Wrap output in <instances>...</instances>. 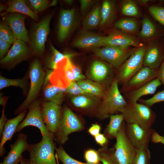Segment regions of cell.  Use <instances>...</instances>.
<instances>
[{"mask_svg":"<svg viewBox=\"0 0 164 164\" xmlns=\"http://www.w3.org/2000/svg\"><path fill=\"white\" fill-rule=\"evenodd\" d=\"M0 164H3L2 163V162H1Z\"/></svg>","mask_w":164,"mask_h":164,"instance_id":"59","label":"cell"},{"mask_svg":"<svg viewBox=\"0 0 164 164\" xmlns=\"http://www.w3.org/2000/svg\"><path fill=\"white\" fill-rule=\"evenodd\" d=\"M5 104L4 105L2 111L1 117L0 119V137L1 138L2 135L4 128L5 125L8 119L5 114Z\"/></svg>","mask_w":164,"mask_h":164,"instance_id":"51","label":"cell"},{"mask_svg":"<svg viewBox=\"0 0 164 164\" xmlns=\"http://www.w3.org/2000/svg\"><path fill=\"white\" fill-rule=\"evenodd\" d=\"M52 15H48L32 28L29 38L30 50L32 53L40 58L43 57L45 44L50 31V25Z\"/></svg>","mask_w":164,"mask_h":164,"instance_id":"7","label":"cell"},{"mask_svg":"<svg viewBox=\"0 0 164 164\" xmlns=\"http://www.w3.org/2000/svg\"><path fill=\"white\" fill-rule=\"evenodd\" d=\"M149 0H141L140 2H141L142 3H146L149 2Z\"/></svg>","mask_w":164,"mask_h":164,"instance_id":"58","label":"cell"},{"mask_svg":"<svg viewBox=\"0 0 164 164\" xmlns=\"http://www.w3.org/2000/svg\"><path fill=\"white\" fill-rule=\"evenodd\" d=\"M101 126L97 123L92 124L88 130V133L94 137L100 133Z\"/></svg>","mask_w":164,"mask_h":164,"instance_id":"48","label":"cell"},{"mask_svg":"<svg viewBox=\"0 0 164 164\" xmlns=\"http://www.w3.org/2000/svg\"><path fill=\"white\" fill-rule=\"evenodd\" d=\"M109 118V123L106 126L104 134L108 139L116 138L125 121L124 116L120 113L112 115Z\"/></svg>","mask_w":164,"mask_h":164,"instance_id":"30","label":"cell"},{"mask_svg":"<svg viewBox=\"0 0 164 164\" xmlns=\"http://www.w3.org/2000/svg\"><path fill=\"white\" fill-rule=\"evenodd\" d=\"M28 2L33 11L37 13L45 9L50 5L46 0H29Z\"/></svg>","mask_w":164,"mask_h":164,"instance_id":"44","label":"cell"},{"mask_svg":"<svg viewBox=\"0 0 164 164\" xmlns=\"http://www.w3.org/2000/svg\"><path fill=\"white\" fill-rule=\"evenodd\" d=\"M43 92L45 101H50L61 105L63 101L62 89L54 85L49 78V71L46 75L43 85Z\"/></svg>","mask_w":164,"mask_h":164,"instance_id":"26","label":"cell"},{"mask_svg":"<svg viewBox=\"0 0 164 164\" xmlns=\"http://www.w3.org/2000/svg\"><path fill=\"white\" fill-rule=\"evenodd\" d=\"M0 39L11 44H13L16 39L8 24L4 20L0 22Z\"/></svg>","mask_w":164,"mask_h":164,"instance_id":"37","label":"cell"},{"mask_svg":"<svg viewBox=\"0 0 164 164\" xmlns=\"http://www.w3.org/2000/svg\"><path fill=\"white\" fill-rule=\"evenodd\" d=\"M125 122L123 123L116 138L114 148L119 164H133L137 149L128 138L125 132Z\"/></svg>","mask_w":164,"mask_h":164,"instance_id":"10","label":"cell"},{"mask_svg":"<svg viewBox=\"0 0 164 164\" xmlns=\"http://www.w3.org/2000/svg\"><path fill=\"white\" fill-rule=\"evenodd\" d=\"M25 111L19 114L16 117L8 119L4 127L1 137L0 144V155L2 157L5 152L4 145L8 141H10L14 134L16 133L17 128L20 123L23 121L26 112Z\"/></svg>","mask_w":164,"mask_h":164,"instance_id":"23","label":"cell"},{"mask_svg":"<svg viewBox=\"0 0 164 164\" xmlns=\"http://www.w3.org/2000/svg\"><path fill=\"white\" fill-rule=\"evenodd\" d=\"M56 157L63 164H88L78 161L70 157L65 151L63 146L60 145L58 148L56 147Z\"/></svg>","mask_w":164,"mask_h":164,"instance_id":"38","label":"cell"},{"mask_svg":"<svg viewBox=\"0 0 164 164\" xmlns=\"http://www.w3.org/2000/svg\"><path fill=\"white\" fill-rule=\"evenodd\" d=\"M111 66L103 62L97 60L94 61L91 64L89 70V77L95 82L101 84L110 85L114 78Z\"/></svg>","mask_w":164,"mask_h":164,"instance_id":"19","label":"cell"},{"mask_svg":"<svg viewBox=\"0 0 164 164\" xmlns=\"http://www.w3.org/2000/svg\"><path fill=\"white\" fill-rule=\"evenodd\" d=\"M101 26H104L111 21L115 14L114 4L112 2L107 0L103 1L101 6Z\"/></svg>","mask_w":164,"mask_h":164,"instance_id":"32","label":"cell"},{"mask_svg":"<svg viewBox=\"0 0 164 164\" xmlns=\"http://www.w3.org/2000/svg\"><path fill=\"white\" fill-rule=\"evenodd\" d=\"M29 146L27 141L26 135L24 133L19 134L15 142L10 145V150L4 157L2 163L18 164L22 157L23 152L28 151Z\"/></svg>","mask_w":164,"mask_h":164,"instance_id":"21","label":"cell"},{"mask_svg":"<svg viewBox=\"0 0 164 164\" xmlns=\"http://www.w3.org/2000/svg\"><path fill=\"white\" fill-rule=\"evenodd\" d=\"M6 4L7 8L5 12L1 14L2 16L9 13H17L27 15L34 20H36L38 18L37 13L30 9L25 1L10 0Z\"/></svg>","mask_w":164,"mask_h":164,"instance_id":"27","label":"cell"},{"mask_svg":"<svg viewBox=\"0 0 164 164\" xmlns=\"http://www.w3.org/2000/svg\"><path fill=\"white\" fill-rule=\"evenodd\" d=\"M102 164H119L115 154L114 148L101 147L97 150Z\"/></svg>","mask_w":164,"mask_h":164,"instance_id":"33","label":"cell"},{"mask_svg":"<svg viewBox=\"0 0 164 164\" xmlns=\"http://www.w3.org/2000/svg\"><path fill=\"white\" fill-rule=\"evenodd\" d=\"M64 2L67 4L70 5L72 4L73 1L72 0H64Z\"/></svg>","mask_w":164,"mask_h":164,"instance_id":"57","label":"cell"},{"mask_svg":"<svg viewBox=\"0 0 164 164\" xmlns=\"http://www.w3.org/2000/svg\"><path fill=\"white\" fill-rule=\"evenodd\" d=\"M140 103L151 107L158 103L164 101V89L157 92L152 97L145 100L139 99Z\"/></svg>","mask_w":164,"mask_h":164,"instance_id":"42","label":"cell"},{"mask_svg":"<svg viewBox=\"0 0 164 164\" xmlns=\"http://www.w3.org/2000/svg\"><path fill=\"white\" fill-rule=\"evenodd\" d=\"M0 104L1 105L3 106L6 104V102L7 99L5 98L4 97L2 96V94H0Z\"/></svg>","mask_w":164,"mask_h":164,"instance_id":"53","label":"cell"},{"mask_svg":"<svg viewBox=\"0 0 164 164\" xmlns=\"http://www.w3.org/2000/svg\"><path fill=\"white\" fill-rule=\"evenodd\" d=\"M157 77V70L144 66L127 82L123 85L120 91L125 93L133 90Z\"/></svg>","mask_w":164,"mask_h":164,"instance_id":"15","label":"cell"},{"mask_svg":"<svg viewBox=\"0 0 164 164\" xmlns=\"http://www.w3.org/2000/svg\"><path fill=\"white\" fill-rule=\"evenodd\" d=\"M118 84V80L115 77L107 88L95 115L98 119L104 120L119 113V110L127 104V101L121 94Z\"/></svg>","mask_w":164,"mask_h":164,"instance_id":"2","label":"cell"},{"mask_svg":"<svg viewBox=\"0 0 164 164\" xmlns=\"http://www.w3.org/2000/svg\"><path fill=\"white\" fill-rule=\"evenodd\" d=\"M104 36L88 31L83 32L73 42L74 47L83 49L97 48Z\"/></svg>","mask_w":164,"mask_h":164,"instance_id":"25","label":"cell"},{"mask_svg":"<svg viewBox=\"0 0 164 164\" xmlns=\"http://www.w3.org/2000/svg\"><path fill=\"white\" fill-rule=\"evenodd\" d=\"M114 26L122 32H132L135 31L137 28L136 20L131 18H124L117 21Z\"/></svg>","mask_w":164,"mask_h":164,"instance_id":"36","label":"cell"},{"mask_svg":"<svg viewBox=\"0 0 164 164\" xmlns=\"http://www.w3.org/2000/svg\"><path fill=\"white\" fill-rule=\"evenodd\" d=\"M70 53H62L56 49L51 42H50V50L44 60L45 67L49 69L54 70L58 63L66 57L73 56Z\"/></svg>","mask_w":164,"mask_h":164,"instance_id":"31","label":"cell"},{"mask_svg":"<svg viewBox=\"0 0 164 164\" xmlns=\"http://www.w3.org/2000/svg\"><path fill=\"white\" fill-rule=\"evenodd\" d=\"M101 6L99 4L96 5L85 17L82 22L85 30L88 31L101 26Z\"/></svg>","mask_w":164,"mask_h":164,"instance_id":"29","label":"cell"},{"mask_svg":"<svg viewBox=\"0 0 164 164\" xmlns=\"http://www.w3.org/2000/svg\"><path fill=\"white\" fill-rule=\"evenodd\" d=\"M94 2V1L91 0H80V7L81 13L83 14L84 13Z\"/></svg>","mask_w":164,"mask_h":164,"instance_id":"49","label":"cell"},{"mask_svg":"<svg viewBox=\"0 0 164 164\" xmlns=\"http://www.w3.org/2000/svg\"><path fill=\"white\" fill-rule=\"evenodd\" d=\"M146 48L141 46L135 50L130 56L120 67L117 77L123 85L127 82L142 67Z\"/></svg>","mask_w":164,"mask_h":164,"instance_id":"9","label":"cell"},{"mask_svg":"<svg viewBox=\"0 0 164 164\" xmlns=\"http://www.w3.org/2000/svg\"><path fill=\"white\" fill-rule=\"evenodd\" d=\"M96 142L102 147L108 146L109 144L108 138L104 134L100 133L94 137Z\"/></svg>","mask_w":164,"mask_h":164,"instance_id":"47","label":"cell"},{"mask_svg":"<svg viewBox=\"0 0 164 164\" xmlns=\"http://www.w3.org/2000/svg\"><path fill=\"white\" fill-rule=\"evenodd\" d=\"M31 50L23 41L16 39L5 56L0 60L1 65L13 66L26 60Z\"/></svg>","mask_w":164,"mask_h":164,"instance_id":"14","label":"cell"},{"mask_svg":"<svg viewBox=\"0 0 164 164\" xmlns=\"http://www.w3.org/2000/svg\"><path fill=\"white\" fill-rule=\"evenodd\" d=\"M122 14L129 16H136L138 15L139 11L137 6L132 1H126L122 5Z\"/></svg>","mask_w":164,"mask_h":164,"instance_id":"40","label":"cell"},{"mask_svg":"<svg viewBox=\"0 0 164 164\" xmlns=\"http://www.w3.org/2000/svg\"><path fill=\"white\" fill-rule=\"evenodd\" d=\"M11 44L0 39V59H3L9 51Z\"/></svg>","mask_w":164,"mask_h":164,"instance_id":"46","label":"cell"},{"mask_svg":"<svg viewBox=\"0 0 164 164\" xmlns=\"http://www.w3.org/2000/svg\"><path fill=\"white\" fill-rule=\"evenodd\" d=\"M161 42L155 41L146 48L143 59V65L158 70L164 61V47Z\"/></svg>","mask_w":164,"mask_h":164,"instance_id":"18","label":"cell"},{"mask_svg":"<svg viewBox=\"0 0 164 164\" xmlns=\"http://www.w3.org/2000/svg\"><path fill=\"white\" fill-rule=\"evenodd\" d=\"M157 78L164 85V61L157 70Z\"/></svg>","mask_w":164,"mask_h":164,"instance_id":"52","label":"cell"},{"mask_svg":"<svg viewBox=\"0 0 164 164\" xmlns=\"http://www.w3.org/2000/svg\"><path fill=\"white\" fill-rule=\"evenodd\" d=\"M85 127L84 122L76 114L67 106H64L58 128L54 135L55 141L60 145L63 144L70 134L82 131Z\"/></svg>","mask_w":164,"mask_h":164,"instance_id":"5","label":"cell"},{"mask_svg":"<svg viewBox=\"0 0 164 164\" xmlns=\"http://www.w3.org/2000/svg\"><path fill=\"white\" fill-rule=\"evenodd\" d=\"M76 22L74 9H63L60 12L58 22L57 38L60 42L68 37L74 27Z\"/></svg>","mask_w":164,"mask_h":164,"instance_id":"17","label":"cell"},{"mask_svg":"<svg viewBox=\"0 0 164 164\" xmlns=\"http://www.w3.org/2000/svg\"><path fill=\"white\" fill-rule=\"evenodd\" d=\"M162 84L157 77L136 89L125 93L124 98L127 101L137 102L142 96L154 94Z\"/></svg>","mask_w":164,"mask_h":164,"instance_id":"24","label":"cell"},{"mask_svg":"<svg viewBox=\"0 0 164 164\" xmlns=\"http://www.w3.org/2000/svg\"><path fill=\"white\" fill-rule=\"evenodd\" d=\"M20 162V164H31L29 159H25L23 157L21 159Z\"/></svg>","mask_w":164,"mask_h":164,"instance_id":"54","label":"cell"},{"mask_svg":"<svg viewBox=\"0 0 164 164\" xmlns=\"http://www.w3.org/2000/svg\"><path fill=\"white\" fill-rule=\"evenodd\" d=\"M149 10L154 18L164 27V7L153 6L150 7Z\"/></svg>","mask_w":164,"mask_h":164,"instance_id":"43","label":"cell"},{"mask_svg":"<svg viewBox=\"0 0 164 164\" xmlns=\"http://www.w3.org/2000/svg\"><path fill=\"white\" fill-rule=\"evenodd\" d=\"M7 8V6L4 5L2 4H0V12L3 11L4 10L6 9Z\"/></svg>","mask_w":164,"mask_h":164,"instance_id":"55","label":"cell"},{"mask_svg":"<svg viewBox=\"0 0 164 164\" xmlns=\"http://www.w3.org/2000/svg\"><path fill=\"white\" fill-rule=\"evenodd\" d=\"M29 76L30 84L27 97L22 104L15 111V114H19L26 110L29 105L34 101L43 85L46 76L41 64L37 59L31 64Z\"/></svg>","mask_w":164,"mask_h":164,"instance_id":"6","label":"cell"},{"mask_svg":"<svg viewBox=\"0 0 164 164\" xmlns=\"http://www.w3.org/2000/svg\"><path fill=\"white\" fill-rule=\"evenodd\" d=\"M39 101L35 100L28 108V112L26 118L18 125L16 133L20 132L25 127L29 126L36 127L40 131L42 136L50 133L44 122Z\"/></svg>","mask_w":164,"mask_h":164,"instance_id":"12","label":"cell"},{"mask_svg":"<svg viewBox=\"0 0 164 164\" xmlns=\"http://www.w3.org/2000/svg\"><path fill=\"white\" fill-rule=\"evenodd\" d=\"M84 157L88 164H102L97 151L94 149H90L86 150L84 152Z\"/></svg>","mask_w":164,"mask_h":164,"instance_id":"41","label":"cell"},{"mask_svg":"<svg viewBox=\"0 0 164 164\" xmlns=\"http://www.w3.org/2000/svg\"><path fill=\"white\" fill-rule=\"evenodd\" d=\"M37 143L29 144L28 151L31 164H58L54 155V135L50 133L42 136Z\"/></svg>","mask_w":164,"mask_h":164,"instance_id":"4","label":"cell"},{"mask_svg":"<svg viewBox=\"0 0 164 164\" xmlns=\"http://www.w3.org/2000/svg\"><path fill=\"white\" fill-rule=\"evenodd\" d=\"M57 3V1L56 0H53L51 3L49 5V6H55L56 5Z\"/></svg>","mask_w":164,"mask_h":164,"instance_id":"56","label":"cell"},{"mask_svg":"<svg viewBox=\"0 0 164 164\" xmlns=\"http://www.w3.org/2000/svg\"><path fill=\"white\" fill-rule=\"evenodd\" d=\"M140 42L135 37L122 31H115L104 36L99 47L109 45L121 47L138 46Z\"/></svg>","mask_w":164,"mask_h":164,"instance_id":"22","label":"cell"},{"mask_svg":"<svg viewBox=\"0 0 164 164\" xmlns=\"http://www.w3.org/2000/svg\"><path fill=\"white\" fill-rule=\"evenodd\" d=\"M27 81L25 78L10 79L0 76V90L10 87L14 86L18 87L23 91H25L27 88Z\"/></svg>","mask_w":164,"mask_h":164,"instance_id":"34","label":"cell"},{"mask_svg":"<svg viewBox=\"0 0 164 164\" xmlns=\"http://www.w3.org/2000/svg\"><path fill=\"white\" fill-rule=\"evenodd\" d=\"M98 98L91 94L85 93L73 97L71 101L77 110L84 114L95 116L100 103Z\"/></svg>","mask_w":164,"mask_h":164,"instance_id":"20","label":"cell"},{"mask_svg":"<svg viewBox=\"0 0 164 164\" xmlns=\"http://www.w3.org/2000/svg\"><path fill=\"white\" fill-rule=\"evenodd\" d=\"M151 140L154 143H160L164 145V136L160 135L155 131L152 134Z\"/></svg>","mask_w":164,"mask_h":164,"instance_id":"50","label":"cell"},{"mask_svg":"<svg viewBox=\"0 0 164 164\" xmlns=\"http://www.w3.org/2000/svg\"><path fill=\"white\" fill-rule=\"evenodd\" d=\"M154 131L151 128H145L135 123H125V134L136 149L143 146L149 145L151 135Z\"/></svg>","mask_w":164,"mask_h":164,"instance_id":"13","label":"cell"},{"mask_svg":"<svg viewBox=\"0 0 164 164\" xmlns=\"http://www.w3.org/2000/svg\"><path fill=\"white\" fill-rule=\"evenodd\" d=\"M142 23V28L140 33L141 37L149 38L156 34L157 31L155 26L148 19L144 18Z\"/></svg>","mask_w":164,"mask_h":164,"instance_id":"39","label":"cell"},{"mask_svg":"<svg viewBox=\"0 0 164 164\" xmlns=\"http://www.w3.org/2000/svg\"><path fill=\"white\" fill-rule=\"evenodd\" d=\"M81 88L86 93L102 98L107 90L105 86L90 79H84L77 81Z\"/></svg>","mask_w":164,"mask_h":164,"instance_id":"28","label":"cell"},{"mask_svg":"<svg viewBox=\"0 0 164 164\" xmlns=\"http://www.w3.org/2000/svg\"><path fill=\"white\" fill-rule=\"evenodd\" d=\"M25 19L24 15L17 13L6 14L4 17V20L8 24L16 39L29 43L28 31L25 25Z\"/></svg>","mask_w":164,"mask_h":164,"instance_id":"16","label":"cell"},{"mask_svg":"<svg viewBox=\"0 0 164 164\" xmlns=\"http://www.w3.org/2000/svg\"><path fill=\"white\" fill-rule=\"evenodd\" d=\"M44 122L48 132L54 135L58 128L62 116L61 106L50 101H45L41 105Z\"/></svg>","mask_w":164,"mask_h":164,"instance_id":"11","label":"cell"},{"mask_svg":"<svg viewBox=\"0 0 164 164\" xmlns=\"http://www.w3.org/2000/svg\"><path fill=\"white\" fill-rule=\"evenodd\" d=\"M65 91L66 93L73 96L86 93L81 88L77 81L72 82L65 89Z\"/></svg>","mask_w":164,"mask_h":164,"instance_id":"45","label":"cell"},{"mask_svg":"<svg viewBox=\"0 0 164 164\" xmlns=\"http://www.w3.org/2000/svg\"><path fill=\"white\" fill-rule=\"evenodd\" d=\"M73 56L65 57L58 63L56 68L49 71V78L54 85L65 89L73 81L86 79L80 67L71 60Z\"/></svg>","mask_w":164,"mask_h":164,"instance_id":"1","label":"cell"},{"mask_svg":"<svg viewBox=\"0 0 164 164\" xmlns=\"http://www.w3.org/2000/svg\"><path fill=\"white\" fill-rule=\"evenodd\" d=\"M151 152L148 145H144L137 149L133 164H150Z\"/></svg>","mask_w":164,"mask_h":164,"instance_id":"35","label":"cell"},{"mask_svg":"<svg viewBox=\"0 0 164 164\" xmlns=\"http://www.w3.org/2000/svg\"><path fill=\"white\" fill-rule=\"evenodd\" d=\"M129 47L106 46L101 48H94L93 51L96 56L116 68L120 67L135 50Z\"/></svg>","mask_w":164,"mask_h":164,"instance_id":"8","label":"cell"},{"mask_svg":"<svg viewBox=\"0 0 164 164\" xmlns=\"http://www.w3.org/2000/svg\"><path fill=\"white\" fill-rule=\"evenodd\" d=\"M119 112L123 114L126 123H135L147 128H151L156 117L150 107L137 102L127 101Z\"/></svg>","mask_w":164,"mask_h":164,"instance_id":"3","label":"cell"}]
</instances>
